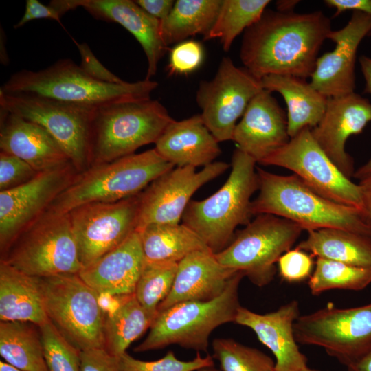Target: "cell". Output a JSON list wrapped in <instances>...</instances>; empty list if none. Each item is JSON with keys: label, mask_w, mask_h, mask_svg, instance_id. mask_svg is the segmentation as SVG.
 <instances>
[{"label": "cell", "mask_w": 371, "mask_h": 371, "mask_svg": "<svg viewBox=\"0 0 371 371\" xmlns=\"http://www.w3.org/2000/svg\"><path fill=\"white\" fill-rule=\"evenodd\" d=\"M243 277L242 272H236L215 299L181 302L157 312L147 337L134 350L143 352L176 344L206 352L212 331L221 325L235 322L241 306L238 288Z\"/></svg>", "instance_id": "cell-6"}, {"label": "cell", "mask_w": 371, "mask_h": 371, "mask_svg": "<svg viewBox=\"0 0 371 371\" xmlns=\"http://www.w3.org/2000/svg\"><path fill=\"white\" fill-rule=\"evenodd\" d=\"M371 122V103L353 92L329 98L319 122L311 129L318 145L347 177L355 173L354 161L346 151V141L361 133Z\"/></svg>", "instance_id": "cell-20"}, {"label": "cell", "mask_w": 371, "mask_h": 371, "mask_svg": "<svg viewBox=\"0 0 371 371\" xmlns=\"http://www.w3.org/2000/svg\"><path fill=\"white\" fill-rule=\"evenodd\" d=\"M256 164L255 159L236 148L230 175L223 186L205 199L190 201L185 210L182 223L214 254L229 245L238 225L251 221V197L259 188Z\"/></svg>", "instance_id": "cell-4"}, {"label": "cell", "mask_w": 371, "mask_h": 371, "mask_svg": "<svg viewBox=\"0 0 371 371\" xmlns=\"http://www.w3.org/2000/svg\"><path fill=\"white\" fill-rule=\"evenodd\" d=\"M312 257L296 247L289 249L278 260L280 276L289 282H299L310 278L313 267Z\"/></svg>", "instance_id": "cell-42"}, {"label": "cell", "mask_w": 371, "mask_h": 371, "mask_svg": "<svg viewBox=\"0 0 371 371\" xmlns=\"http://www.w3.org/2000/svg\"><path fill=\"white\" fill-rule=\"evenodd\" d=\"M297 0H279L276 3L277 11L283 13L293 12L296 5L299 3Z\"/></svg>", "instance_id": "cell-51"}, {"label": "cell", "mask_w": 371, "mask_h": 371, "mask_svg": "<svg viewBox=\"0 0 371 371\" xmlns=\"http://www.w3.org/2000/svg\"><path fill=\"white\" fill-rule=\"evenodd\" d=\"M269 0H223L216 19L205 41L218 38L225 51L230 49L235 38L256 23Z\"/></svg>", "instance_id": "cell-34"}, {"label": "cell", "mask_w": 371, "mask_h": 371, "mask_svg": "<svg viewBox=\"0 0 371 371\" xmlns=\"http://www.w3.org/2000/svg\"><path fill=\"white\" fill-rule=\"evenodd\" d=\"M1 152L24 160L36 172L71 163L56 141L38 124L0 108Z\"/></svg>", "instance_id": "cell-24"}, {"label": "cell", "mask_w": 371, "mask_h": 371, "mask_svg": "<svg viewBox=\"0 0 371 371\" xmlns=\"http://www.w3.org/2000/svg\"><path fill=\"white\" fill-rule=\"evenodd\" d=\"M173 120L162 104L151 99L97 107L91 126V166L113 161L155 144Z\"/></svg>", "instance_id": "cell-7"}, {"label": "cell", "mask_w": 371, "mask_h": 371, "mask_svg": "<svg viewBox=\"0 0 371 371\" xmlns=\"http://www.w3.org/2000/svg\"><path fill=\"white\" fill-rule=\"evenodd\" d=\"M212 344L222 371H276L275 361L257 348L232 338H216Z\"/></svg>", "instance_id": "cell-36"}, {"label": "cell", "mask_w": 371, "mask_h": 371, "mask_svg": "<svg viewBox=\"0 0 371 371\" xmlns=\"http://www.w3.org/2000/svg\"><path fill=\"white\" fill-rule=\"evenodd\" d=\"M290 139L284 110L264 89L250 101L232 137L237 148L258 164Z\"/></svg>", "instance_id": "cell-21"}, {"label": "cell", "mask_w": 371, "mask_h": 371, "mask_svg": "<svg viewBox=\"0 0 371 371\" xmlns=\"http://www.w3.org/2000/svg\"><path fill=\"white\" fill-rule=\"evenodd\" d=\"M174 167L155 148L91 166L76 175L47 210L67 214L86 203H113L136 196Z\"/></svg>", "instance_id": "cell-5"}, {"label": "cell", "mask_w": 371, "mask_h": 371, "mask_svg": "<svg viewBox=\"0 0 371 371\" xmlns=\"http://www.w3.org/2000/svg\"><path fill=\"white\" fill-rule=\"evenodd\" d=\"M61 16L60 12L49 4L45 5L38 0H27L25 12L14 28H19L31 21L42 19L55 20L61 24Z\"/></svg>", "instance_id": "cell-45"}, {"label": "cell", "mask_w": 371, "mask_h": 371, "mask_svg": "<svg viewBox=\"0 0 371 371\" xmlns=\"http://www.w3.org/2000/svg\"><path fill=\"white\" fill-rule=\"evenodd\" d=\"M302 231L289 220L259 214L236 232L229 245L215 256L225 267L242 272L254 285L262 287L273 280L276 263Z\"/></svg>", "instance_id": "cell-10"}, {"label": "cell", "mask_w": 371, "mask_h": 371, "mask_svg": "<svg viewBox=\"0 0 371 371\" xmlns=\"http://www.w3.org/2000/svg\"><path fill=\"white\" fill-rule=\"evenodd\" d=\"M296 248L311 256L351 265L371 267V238L336 228L308 231Z\"/></svg>", "instance_id": "cell-29"}, {"label": "cell", "mask_w": 371, "mask_h": 371, "mask_svg": "<svg viewBox=\"0 0 371 371\" xmlns=\"http://www.w3.org/2000/svg\"><path fill=\"white\" fill-rule=\"evenodd\" d=\"M259 164L288 169L319 195L363 212L359 185L340 171L315 142L308 128Z\"/></svg>", "instance_id": "cell-13"}, {"label": "cell", "mask_w": 371, "mask_h": 371, "mask_svg": "<svg viewBox=\"0 0 371 371\" xmlns=\"http://www.w3.org/2000/svg\"><path fill=\"white\" fill-rule=\"evenodd\" d=\"M236 272L221 265L210 250L189 254L178 262L172 288L157 313L181 302L216 298Z\"/></svg>", "instance_id": "cell-25"}, {"label": "cell", "mask_w": 371, "mask_h": 371, "mask_svg": "<svg viewBox=\"0 0 371 371\" xmlns=\"http://www.w3.org/2000/svg\"><path fill=\"white\" fill-rule=\"evenodd\" d=\"M371 173V158L355 172L353 177L361 180Z\"/></svg>", "instance_id": "cell-52"}, {"label": "cell", "mask_w": 371, "mask_h": 371, "mask_svg": "<svg viewBox=\"0 0 371 371\" xmlns=\"http://www.w3.org/2000/svg\"><path fill=\"white\" fill-rule=\"evenodd\" d=\"M78 173L68 163L38 172L28 182L0 192L1 256L23 229L47 210Z\"/></svg>", "instance_id": "cell-16"}, {"label": "cell", "mask_w": 371, "mask_h": 371, "mask_svg": "<svg viewBox=\"0 0 371 371\" xmlns=\"http://www.w3.org/2000/svg\"><path fill=\"white\" fill-rule=\"evenodd\" d=\"M49 4L62 16L82 7L97 19L121 25L133 34L144 49L148 62L146 79L151 80L156 74L159 62L168 49L161 34V21L135 1L53 0Z\"/></svg>", "instance_id": "cell-19"}, {"label": "cell", "mask_w": 371, "mask_h": 371, "mask_svg": "<svg viewBox=\"0 0 371 371\" xmlns=\"http://www.w3.org/2000/svg\"><path fill=\"white\" fill-rule=\"evenodd\" d=\"M0 108L42 126L78 173L90 168L91 126L97 107L31 94L0 92Z\"/></svg>", "instance_id": "cell-11"}, {"label": "cell", "mask_w": 371, "mask_h": 371, "mask_svg": "<svg viewBox=\"0 0 371 371\" xmlns=\"http://www.w3.org/2000/svg\"><path fill=\"white\" fill-rule=\"evenodd\" d=\"M76 45L81 57L80 67L93 78L107 83H122L125 82L111 72L94 56L90 47L85 43H79L72 38Z\"/></svg>", "instance_id": "cell-43"}, {"label": "cell", "mask_w": 371, "mask_h": 371, "mask_svg": "<svg viewBox=\"0 0 371 371\" xmlns=\"http://www.w3.org/2000/svg\"><path fill=\"white\" fill-rule=\"evenodd\" d=\"M371 32V16L354 11L348 23L328 35L335 43L333 51L317 58L311 85L326 98L355 92V65L361 41Z\"/></svg>", "instance_id": "cell-18"}, {"label": "cell", "mask_w": 371, "mask_h": 371, "mask_svg": "<svg viewBox=\"0 0 371 371\" xmlns=\"http://www.w3.org/2000/svg\"><path fill=\"white\" fill-rule=\"evenodd\" d=\"M259 194L251 201L253 216L271 214L311 231L336 228L371 238L362 212L330 201L311 189L297 175H280L256 167Z\"/></svg>", "instance_id": "cell-2"}, {"label": "cell", "mask_w": 371, "mask_h": 371, "mask_svg": "<svg viewBox=\"0 0 371 371\" xmlns=\"http://www.w3.org/2000/svg\"><path fill=\"white\" fill-rule=\"evenodd\" d=\"M213 359L209 354L203 357L197 352L192 360L181 361L170 350L162 358L151 361L137 359L125 352L117 358V362L119 371H196L214 366Z\"/></svg>", "instance_id": "cell-39"}, {"label": "cell", "mask_w": 371, "mask_h": 371, "mask_svg": "<svg viewBox=\"0 0 371 371\" xmlns=\"http://www.w3.org/2000/svg\"><path fill=\"white\" fill-rule=\"evenodd\" d=\"M346 367L348 371H371V349Z\"/></svg>", "instance_id": "cell-50"}, {"label": "cell", "mask_w": 371, "mask_h": 371, "mask_svg": "<svg viewBox=\"0 0 371 371\" xmlns=\"http://www.w3.org/2000/svg\"><path fill=\"white\" fill-rule=\"evenodd\" d=\"M223 0H177L166 19L161 34L168 47L189 36H205L212 27Z\"/></svg>", "instance_id": "cell-33"}, {"label": "cell", "mask_w": 371, "mask_h": 371, "mask_svg": "<svg viewBox=\"0 0 371 371\" xmlns=\"http://www.w3.org/2000/svg\"><path fill=\"white\" fill-rule=\"evenodd\" d=\"M359 181L358 185L363 202V216L371 226V173Z\"/></svg>", "instance_id": "cell-48"}, {"label": "cell", "mask_w": 371, "mask_h": 371, "mask_svg": "<svg viewBox=\"0 0 371 371\" xmlns=\"http://www.w3.org/2000/svg\"><path fill=\"white\" fill-rule=\"evenodd\" d=\"M139 194L113 203H89L68 212L82 268L136 231Z\"/></svg>", "instance_id": "cell-15"}, {"label": "cell", "mask_w": 371, "mask_h": 371, "mask_svg": "<svg viewBox=\"0 0 371 371\" xmlns=\"http://www.w3.org/2000/svg\"><path fill=\"white\" fill-rule=\"evenodd\" d=\"M48 371H80V352L49 321L39 326Z\"/></svg>", "instance_id": "cell-38"}, {"label": "cell", "mask_w": 371, "mask_h": 371, "mask_svg": "<svg viewBox=\"0 0 371 371\" xmlns=\"http://www.w3.org/2000/svg\"><path fill=\"white\" fill-rule=\"evenodd\" d=\"M80 371H119L117 358L104 348L80 352Z\"/></svg>", "instance_id": "cell-44"}, {"label": "cell", "mask_w": 371, "mask_h": 371, "mask_svg": "<svg viewBox=\"0 0 371 371\" xmlns=\"http://www.w3.org/2000/svg\"><path fill=\"white\" fill-rule=\"evenodd\" d=\"M359 62L366 82L364 93L371 95V58L362 55L359 58Z\"/></svg>", "instance_id": "cell-49"}, {"label": "cell", "mask_w": 371, "mask_h": 371, "mask_svg": "<svg viewBox=\"0 0 371 371\" xmlns=\"http://www.w3.org/2000/svg\"><path fill=\"white\" fill-rule=\"evenodd\" d=\"M262 88L279 93L287 106L288 133L291 138L302 130L314 128L326 111L328 98L305 78L286 75H269L261 79Z\"/></svg>", "instance_id": "cell-28"}, {"label": "cell", "mask_w": 371, "mask_h": 371, "mask_svg": "<svg viewBox=\"0 0 371 371\" xmlns=\"http://www.w3.org/2000/svg\"><path fill=\"white\" fill-rule=\"evenodd\" d=\"M0 371H21L18 368L7 363L5 361H0Z\"/></svg>", "instance_id": "cell-53"}, {"label": "cell", "mask_w": 371, "mask_h": 371, "mask_svg": "<svg viewBox=\"0 0 371 371\" xmlns=\"http://www.w3.org/2000/svg\"><path fill=\"white\" fill-rule=\"evenodd\" d=\"M49 321L80 352L104 348L106 314L97 291L78 273L41 278Z\"/></svg>", "instance_id": "cell-9"}, {"label": "cell", "mask_w": 371, "mask_h": 371, "mask_svg": "<svg viewBox=\"0 0 371 371\" xmlns=\"http://www.w3.org/2000/svg\"><path fill=\"white\" fill-rule=\"evenodd\" d=\"M156 315L144 308L135 294L120 296L117 306L106 315L104 348L113 357H120L150 328Z\"/></svg>", "instance_id": "cell-31"}, {"label": "cell", "mask_w": 371, "mask_h": 371, "mask_svg": "<svg viewBox=\"0 0 371 371\" xmlns=\"http://www.w3.org/2000/svg\"><path fill=\"white\" fill-rule=\"evenodd\" d=\"M146 259L139 233L78 273L81 279L99 294L124 296L135 293Z\"/></svg>", "instance_id": "cell-23"}, {"label": "cell", "mask_w": 371, "mask_h": 371, "mask_svg": "<svg viewBox=\"0 0 371 371\" xmlns=\"http://www.w3.org/2000/svg\"><path fill=\"white\" fill-rule=\"evenodd\" d=\"M229 164L214 161L196 171L176 167L153 180L139 194L136 231L151 224H178L194 192L225 172Z\"/></svg>", "instance_id": "cell-17"}, {"label": "cell", "mask_w": 371, "mask_h": 371, "mask_svg": "<svg viewBox=\"0 0 371 371\" xmlns=\"http://www.w3.org/2000/svg\"><path fill=\"white\" fill-rule=\"evenodd\" d=\"M137 232L146 262L178 263L193 252L210 250L202 239L183 223L151 224Z\"/></svg>", "instance_id": "cell-30"}, {"label": "cell", "mask_w": 371, "mask_h": 371, "mask_svg": "<svg viewBox=\"0 0 371 371\" xmlns=\"http://www.w3.org/2000/svg\"><path fill=\"white\" fill-rule=\"evenodd\" d=\"M0 355L21 371H48L39 326L27 322H1Z\"/></svg>", "instance_id": "cell-32"}, {"label": "cell", "mask_w": 371, "mask_h": 371, "mask_svg": "<svg viewBox=\"0 0 371 371\" xmlns=\"http://www.w3.org/2000/svg\"><path fill=\"white\" fill-rule=\"evenodd\" d=\"M293 328L297 343L323 348L347 366L371 349V303L349 308L328 305L300 315Z\"/></svg>", "instance_id": "cell-12"}, {"label": "cell", "mask_w": 371, "mask_h": 371, "mask_svg": "<svg viewBox=\"0 0 371 371\" xmlns=\"http://www.w3.org/2000/svg\"><path fill=\"white\" fill-rule=\"evenodd\" d=\"M178 263L146 262L137 282L135 295L141 305L153 314L170 293Z\"/></svg>", "instance_id": "cell-37"}, {"label": "cell", "mask_w": 371, "mask_h": 371, "mask_svg": "<svg viewBox=\"0 0 371 371\" xmlns=\"http://www.w3.org/2000/svg\"><path fill=\"white\" fill-rule=\"evenodd\" d=\"M1 322H27L38 326L47 321L41 278L0 261Z\"/></svg>", "instance_id": "cell-27"}, {"label": "cell", "mask_w": 371, "mask_h": 371, "mask_svg": "<svg viewBox=\"0 0 371 371\" xmlns=\"http://www.w3.org/2000/svg\"><path fill=\"white\" fill-rule=\"evenodd\" d=\"M0 261L38 278L78 273L82 267L69 214L45 212L18 235Z\"/></svg>", "instance_id": "cell-8"}, {"label": "cell", "mask_w": 371, "mask_h": 371, "mask_svg": "<svg viewBox=\"0 0 371 371\" xmlns=\"http://www.w3.org/2000/svg\"><path fill=\"white\" fill-rule=\"evenodd\" d=\"M331 29L322 11L283 13L265 10L244 32L240 58L259 79L269 75L311 77Z\"/></svg>", "instance_id": "cell-1"}, {"label": "cell", "mask_w": 371, "mask_h": 371, "mask_svg": "<svg viewBox=\"0 0 371 371\" xmlns=\"http://www.w3.org/2000/svg\"><path fill=\"white\" fill-rule=\"evenodd\" d=\"M204 59L203 45L199 41H184L170 51L167 70L172 75H186L194 71Z\"/></svg>", "instance_id": "cell-40"}, {"label": "cell", "mask_w": 371, "mask_h": 371, "mask_svg": "<svg viewBox=\"0 0 371 371\" xmlns=\"http://www.w3.org/2000/svg\"><path fill=\"white\" fill-rule=\"evenodd\" d=\"M158 87L152 80L107 83L86 74L69 58L60 59L38 71L13 74L0 88L8 94L25 93L65 102L98 107L104 104L150 99Z\"/></svg>", "instance_id": "cell-3"}, {"label": "cell", "mask_w": 371, "mask_h": 371, "mask_svg": "<svg viewBox=\"0 0 371 371\" xmlns=\"http://www.w3.org/2000/svg\"><path fill=\"white\" fill-rule=\"evenodd\" d=\"M300 316L299 304L293 300L276 311L258 314L240 306L235 323L249 328L276 358V371H301L307 358L300 352L294 334V323Z\"/></svg>", "instance_id": "cell-22"}, {"label": "cell", "mask_w": 371, "mask_h": 371, "mask_svg": "<svg viewBox=\"0 0 371 371\" xmlns=\"http://www.w3.org/2000/svg\"><path fill=\"white\" fill-rule=\"evenodd\" d=\"M37 173L24 160L1 151L0 192L19 187L32 179Z\"/></svg>", "instance_id": "cell-41"}, {"label": "cell", "mask_w": 371, "mask_h": 371, "mask_svg": "<svg viewBox=\"0 0 371 371\" xmlns=\"http://www.w3.org/2000/svg\"><path fill=\"white\" fill-rule=\"evenodd\" d=\"M263 89L261 80L223 57L214 77L200 82L196 94L203 122L218 142L232 141L236 122Z\"/></svg>", "instance_id": "cell-14"}, {"label": "cell", "mask_w": 371, "mask_h": 371, "mask_svg": "<svg viewBox=\"0 0 371 371\" xmlns=\"http://www.w3.org/2000/svg\"><path fill=\"white\" fill-rule=\"evenodd\" d=\"M325 5L335 9L333 17L348 10L357 11L371 16V0H325ZM371 36V32L369 35Z\"/></svg>", "instance_id": "cell-46"}, {"label": "cell", "mask_w": 371, "mask_h": 371, "mask_svg": "<svg viewBox=\"0 0 371 371\" xmlns=\"http://www.w3.org/2000/svg\"><path fill=\"white\" fill-rule=\"evenodd\" d=\"M371 284V267L351 265L317 258L314 271L308 280L313 295L328 290L339 289L360 291Z\"/></svg>", "instance_id": "cell-35"}, {"label": "cell", "mask_w": 371, "mask_h": 371, "mask_svg": "<svg viewBox=\"0 0 371 371\" xmlns=\"http://www.w3.org/2000/svg\"><path fill=\"white\" fill-rule=\"evenodd\" d=\"M155 149L177 167L205 166L221 154L218 142L205 125L201 115L174 120L155 143Z\"/></svg>", "instance_id": "cell-26"}, {"label": "cell", "mask_w": 371, "mask_h": 371, "mask_svg": "<svg viewBox=\"0 0 371 371\" xmlns=\"http://www.w3.org/2000/svg\"><path fill=\"white\" fill-rule=\"evenodd\" d=\"M135 1L147 13L160 21L167 18L175 2L172 0H137Z\"/></svg>", "instance_id": "cell-47"}, {"label": "cell", "mask_w": 371, "mask_h": 371, "mask_svg": "<svg viewBox=\"0 0 371 371\" xmlns=\"http://www.w3.org/2000/svg\"><path fill=\"white\" fill-rule=\"evenodd\" d=\"M301 371H319L318 370H316V369H313V368H309L308 366H306L305 368H304Z\"/></svg>", "instance_id": "cell-55"}, {"label": "cell", "mask_w": 371, "mask_h": 371, "mask_svg": "<svg viewBox=\"0 0 371 371\" xmlns=\"http://www.w3.org/2000/svg\"><path fill=\"white\" fill-rule=\"evenodd\" d=\"M196 371H221V370L217 369L214 366H212L202 368Z\"/></svg>", "instance_id": "cell-54"}]
</instances>
